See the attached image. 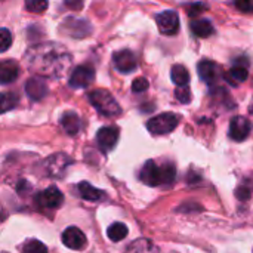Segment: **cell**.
I'll return each instance as SVG.
<instances>
[{
  "instance_id": "1f68e13d",
  "label": "cell",
  "mask_w": 253,
  "mask_h": 253,
  "mask_svg": "<svg viewBox=\"0 0 253 253\" xmlns=\"http://www.w3.org/2000/svg\"><path fill=\"white\" fill-rule=\"evenodd\" d=\"M65 4L68 7H71L73 10H80L83 7V0H64Z\"/></svg>"
},
{
  "instance_id": "4fadbf2b",
  "label": "cell",
  "mask_w": 253,
  "mask_h": 253,
  "mask_svg": "<svg viewBox=\"0 0 253 253\" xmlns=\"http://www.w3.org/2000/svg\"><path fill=\"white\" fill-rule=\"evenodd\" d=\"M197 70H199V76L200 79L208 83V84H213L218 82V79L221 77V70L219 67L212 62V61H202L199 62L197 65Z\"/></svg>"
},
{
  "instance_id": "d4e9b609",
  "label": "cell",
  "mask_w": 253,
  "mask_h": 253,
  "mask_svg": "<svg viewBox=\"0 0 253 253\" xmlns=\"http://www.w3.org/2000/svg\"><path fill=\"white\" fill-rule=\"evenodd\" d=\"M25 7L28 12L43 13L47 9V0H25Z\"/></svg>"
},
{
  "instance_id": "ac0fdd59",
  "label": "cell",
  "mask_w": 253,
  "mask_h": 253,
  "mask_svg": "<svg viewBox=\"0 0 253 253\" xmlns=\"http://www.w3.org/2000/svg\"><path fill=\"white\" fill-rule=\"evenodd\" d=\"M79 193H80V197H83L84 200H89V202H99L105 197V193L92 187L89 182H80L79 184Z\"/></svg>"
},
{
  "instance_id": "83f0119b",
  "label": "cell",
  "mask_w": 253,
  "mask_h": 253,
  "mask_svg": "<svg viewBox=\"0 0 253 253\" xmlns=\"http://www.w3.org/2000/svg\"><path fill=\"white\" fill-rule=\"evenodd\" d=\"M175 95H176L178 101H181L182 104H187V102L191 101V92H190V89L187 86H178Z\"/></svg>"
},
{
  "instance_id": "cb8c5ba5",
  "label": "cell",
  "mask_w": 253,
  "mask_h": 253,
  "mask_svg": "<svg viewBox=\"0 0 253 253\" xmlns=\"http://www.w3.org/2000/svg\"><path fill=\"white\" fill-rule=\"evenodd\" d=\"M19 102L16 93H3L1 95V113H6L7 110H12L16 107V104Z\"/></svg>"
},
{
  "instance_id": "52a82bcc",
  "label": "cell",
  "mask_w": 253,
  "mask_h": 253,
  "mask_svg": "<svg viewBox=\"0 0 253 253\" xmlns=\"http://www.w3.org/2000/svg\"><path fill=\"white\" fill-rule=\"evenodd\" d=\"M36 202H37L39 208H42V209H58L64 203V196L58 188L50 187V188L39 193L36 197Z\"/></svg>"
},
{
  "instance_id": "ffe728a7",
  "label": "cell",
  "mask_w": 253,
  "mask_h": 253,
  "mask_svg": "<svg viewBox=\"0 0 253 253\" xmlns=\"http://www.w3.org/2000/svg\"><path fill=\"white\" fill-rule=\"evenodd\" d=\"M248 76H249L248 67L246 65H237V67H233L224 77L230 84L237 86V84L243 83L248 79Z\"/></svg>"
},
{
  "instance_id": "3957f363",
  "label": "cell",
  "mask_w": 253,
  "mask_h": 253,
  "mask_svg": "<svg viewBox=\"0 0 253 253\" xmlns=\"http://www.w3.org/2000/svg\"><path fill=\"white\" fill-rule=\"evenodd\" d=\"M89 102L98 110L99 114L107 117H116L122 113L119 102L105 89H95L89 93Z\"/></svg>"
},
{
  "instance_id": "5b68a950",
  "label": "cell",
  "mask_w": 253,
  "mask_h": 253,
  "mask_svg": "<svg viewBox=\"0 0 253 253\" xmlns=\"http://www.w3.org/2000/svg\"><path fill=\"white\" fill-rule=\"evenodd\" d=\"M95 80V70L93 67L84 64V65H79L71 71L70 76V86L74 89H84L89 84H92V82Z\"/></svg>"
},
{
  "instance_id": "f546056e",
  "label": "cell",
  "mask_w": 253,
  "mask_h": 253,
  "mask_svg": "<svg viewBox=\"0 0 253 253\" xmlns=\"http://www.w3.org/2000/svg\"><path fill=\"white\" fill-rule=\"evenodd\" d=\"M239 10L245 13H253V0H234Z\"/></svg>"
},
{
  "instance_id": "4316f807",
  "label": "cell",
  "mask_w": 253,
  "mask_h": 253,
  "mask_svg": "<svg viewBox=\"0 0 253 253\" xmlns=\"http://www.w3.org/2000/svg\"><path fill=\"white\" fill-rule=\"evenodd\" d=\"M10 43H12L10 31L7 28H1L0 30V49H1V52L7 50V47L10 46Z\"/></svg>"
},
{
  "instance_id": "603a6c76",
  "label": "cell",
  "mask_w": 253,
  "mask_h": 253,
  "mask_svg": "<svg viewBox=\"0 0 253 253\" xmlns=\"http://www.w3.org/2000/svg\"><path fill=\"white\" fill-rule=\"evenodd\" d=\"M126 253H159V249L150 240H136L127 248Z\"/></svg>"
},
{
  "instance_id": "4dcf8cb0",
  "label": "cell",
  "mask_w": 253,
  "mask_h": 253,
  "mask_svg": "<svg viewBox=\"0 0 253 253\" xmlns=\"http://www.w3.org/2000/svg\"><path fill=\"white\" fill-rule=\"evenodd\" d=\"M206 9V6L205 4H202V3H199V4H194V6H190L188 7V15L190 16H196V15H199L202 10H205Z\"/></svg>"
},
{
  "instance_id": "44dd1931",
  "label": "cell",
  "mask_w": 253,
  "mask_h": 253,
  "mask_svg": "<svg viewBox=\"0 0 253 253\" xmlns=\"http://www.w3.org/2000/svg\"><path fill=\"white\" fill-rule=\"evenodd\" d=\"M170 77H172V82L176 86H187L190 83V73H188V70L184 65H179V64L172 67Z\"/></svg>"
},
{
  "instance_id": "7c38bea8",
  "label": "cell",
  "mask_w": 253,
  "mask_h": 253,
  "mask_svg": "<svg viewBox=\"0 0 253 253\" xmlns=\"http://www.w3.org/2000/svg\"><path fill=\"white\" fill-rule=\"evenodd\" d=\"M62 243L73 251H80L86 246V236L77 227H70L62 233Z\"/></svg>"
},
{
  "instance_id": "7402d4cb",
  "label": "cell",
  "mask_w": 253,
  "mask_h": 253,
  "mask_svg": "<svg viewBox=\"0 0 253 253\" xmlns=\"http://www.w3.org/2000/svg\"><path fill=\"white\" fill-rule=\"evenodd\" d=\"M127 227L122 222H116L113 225L108 227L107 230V236L111 242H122L127 237Z\"/></svg>"
},
{
  "instance_id": "d6986e66",
  "label": "cell",
  "mask_w": 253,
  "mask_h": 253,
  "mask_svg": "<svg viewBox=\"0 0 253 253\" xmlns=\"http://www.w3.org/2000/svg\"><path fill=\"white\" fill-rule=\"evenodd\" d=\"M191 31L194 33V36L200 39H208L209 36L213 34L215 28L209 19H197L191 22Z\"/></svg>"
},
{
  "instance_id": "ba28073f",
  "label": "cell",
  "mask_w": 253,
  "mask_h": 253,
  "mask_svg": "<svg viewBox=\"0 0 253 253\" xmlns=\"http://www.w3.org/2000/svg\"><path fill=\"white\" fill-rule=\"evenodd\" d=\"M252 132V123L249 119L243 117V116H237L231 120L230 123V138L242 142L245 141Z\"/></svg>"
},
{
  "instance_id": "e0dca14e",
  "label": "cell",
  "mask_w": 253,
  "mask_h": 253,
  "mask_svg": "<svg viewBox=\"0 0 253 253\" xmlns=\"http://www.w3.org/2000/svg\"><path fill=\"white\" fill-rule=\"evenodd\" d=\"M61 126L68 135H76V133H79V130L82 127V122L76 113L67 111L61 116Z\"/></svg>"
},
{
  "instance_id": "f1b7e54d",
  "label": "cell",
  "mask_w": 253,
  "mask_h": 253,
  "mask_svg": "<svg viewBox=\"0 0 253 253\" xmlns=\"http://www.w3.org/2000/svg\"><path fill=\"white\" fill-rule=\"evenodd\" d=\"M148 80L147 79H144V77H138V79H135L133 80V83H132V90L135 92V93H141V92H145L147 89H148Z\"/></svg>"
},
{
  "instance_id": "7a4b0ae2",
  "label": "cell",
  "mask_w": 253,
  "mask_h": 253,
  "mask_svg": "<svg viewBox=\"0 0 253 253\" xmlns=\"http://www.w3.org/2000/svg\"><path fill=\"white\" fill-rule=\"evenodd\" d=\"M141 179L147 185H169L175 181V168L172 163L159 166L154 160H148L141 170Z\"/></svg>"
},
{
  "instance_id": "5bb4252c",
  "label": "cell",
  "mask_w": 253,
  "mask_h": 253,
  "mask_svg": "<svg viewBox=\"0 0 253 253\" xmlns=\"http://www.w3.org/2000/svg\"><path fill=\"white\" fill-rule=\"evenodd\" d=\"M68 165H70V159L65 154H62V153L50 156L47 159V162H46V168H47L49 175L55 176V178L62 176V173H64V170H65V168Z\"/></svg>"
},
{
  "instance_id": "30bf717a",
  "label": "cell",
  "mask_w": 253,
  "mask_h": 253,
  "mask_svg": "<svg viewBox=\"0 0 253 253\" xmlns=\"http://www.w3.org/2000/svg\"><path fill=\"white\" fill-rule=\"evenodd\" d=\"M113 62H114V67L120 73H125V74L130 73L136 68V58L129 49H123V50L116 52L113 55Z\"/></svg>"
},
{
  "instance_id": "8992f818",
  "label": "cell",
  "mask_w": 253,
  "mask_h": 253,
  "mask_svg": "<svg viewBox=\"0 0 253 253\" xmlns=\"http://www.w3.org/2000/svg\"><path fill=\"white\" fill-rule=\"evenodd\" d=\"M159 30L166 36H173L179 30V16L173 10H163L156 15Z\"/></svg>"
},
{
  "instance_id": "9c48e42d",
  "label": "cell",
  "mask_w": 253,
  "mask_h": 253,
  "mask_svg": "<svg viewBox=\"0 0 253 253\" xmlns=\"http://www.w3.org/2000/svg\"><path fill=\"white\" fill-rule=\"evenodd\" d=\"M119 141V129L114 126L101 127L96 133V142L104 153L111 151Z\"/></svg>"
},
{
  "instance_id": "6da1fadb",
  "label": "cell",
  "mask_w": 253,
  "mask_h": 253,
  "mask_svg": "<svg viewBox=\"0 0 253 253\" xmlns=\"http://www.w3.org/2000/svg\"><path fill=\"white\" fill-rule=\"evenodd\" d=\"M28 67L40 76L58 79L65 74L71 64V55L62 44L49 42L28 49L25 55Z\"/></svg>"
},
{
  "instance_id": "2e32d148",
  "label": "cell",
  "mask_w": 253,
  "mask_h": 253,
  "mask_svg": "<svg viewBox=\"0 0 253 253\" xmlns=\"http://www.w3.org/2000/svg\"><path fill=\"white\" fill-rule=\"evenodd\" d=\"M19 76V65L12 59H4L0 64V82L1 84L13 83Z\"/></svg>"
},
{
  "instance_id": "277c9868",
  "label": "cell",
  "mask_w": 253,
  "mask_h": 253,
  "mask_svg": "<svg viewBox=\"0 0 253 253\" xmlns=\"http://www.w3.org/2000/svg\"><path fill=\"white\" fill-rule=\"evenodd\" d=\"M178 123H179V116L173 113H163L148 120L147 129L153 135H166L170 133L178 126Z\"/></svg>"
},
{
  "instance_id": "484cf974",
  "label": "cell",
  "mask_w": 253,
  "mask_h": 253,
  "mask_svg": "<svg viewBox=\"0 0 253 253\" xmlns=\"http://www.w3.org/2000/svg\"><path fill=\"white\" fill-rule=\"evenodd\" d=\"M22 253H47V249L39 240H30L24 245Z\"/></svg>"
},
{
  "instance_id": "8fae6325",
  "label": "cell",
  "mask_w": 253,
  "mask_h": 253,
  "mask_svg": "<svg viewBox=\"0 0 253 253\" xmlns=\"http://www.w3.org/2000/svg\"><path fill=\"white\" fill-rule=\"evenodd\" d=\"M25 92H27L30 99L40 101V99H43L47 95L49 87H47L46 82L42 77H31L25 83Z\"/></svg>"
},
{
  "instance_id": "9a60e30c",
  "label": "cell",
  "mask_w": 253,
  "mask_h": 253,
  "mask_svg": "<svg viewBox=\"0 0 253 253\" xmlns=\"http://www.w3.org/2000/svg\"><path fill=\"white\" fill-rule=\"evenodd\" d=\"M62 30L67 31L68 34H71L73 37H86L90 33V27L86 21L82 19H74V18H68L64 21Z\"/></svg>"
}]
</instances>
